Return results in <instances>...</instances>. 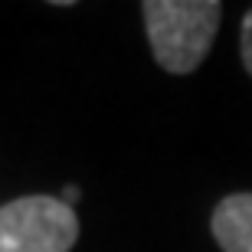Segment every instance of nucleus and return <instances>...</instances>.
I'll return each instance as SVG.
<instances>
[{
	"mask_svg": "<svg viewBox=\"0 0 252 252\" xmlns=\"http://www.w3.org/2000/svg\"><path fill=\"white\" fill-rule=\"evenodd\" d=\"M239 49H243V65H246V72L252 75V10L246 13L243 30H239Z\"/></svg>",
	"mask_w": 252,
	"mask_h": 252,
	"instance_id": "20e7f679",
	"label": "nucleus"
},
{
	"mask_svg": "<svg viewBox=\"0 0 252 252\" xmlns=\"http://www.w3.org/2000/svg\"><path fill=\"white\" fill-rule=\"evenodd\" d=\"M79 239L75 210L56 196H20L0 206V252H69Z\"/></svg>",
	"mask_w": 252,
	"mask_h": 252,
	"instance_id": "f03ea898",
	"label": "nucleus"
},
{
	"mask_svg": "<svg viewBox=\"0 0 252 252\" xmlns=\"http://www.w3.org/2000/svg\"><path fill=\"white\" fill-rule=\"evenodd\" d=\"M213 236L223 252H252V193H233L213 210Z\"/></svg>",
	"mask_w": 252,
	"mask_h": 252,
	"instance_id": "7ed1b4c3",
	"label": "nucleus"
},
{
	"mask_svg": "<svg viewBox=\"0 0 252 252\" xmlns=\"http://www.w3.org/2000/svg\"><path fill=\"white\" fill-rule=\"evenodd\" d=\"M141 10L151 53L174 75H190L206 59L223 17L216 0H148Z\"/></svg>",
	"mask_w": 252,
	"mask_h": 252,
	"instance_id": "f257e3e1",
	"label": "nucleus"
},
{
	"mask_svg": "<svg viewBox=\"0 0 252 252\" xmlns=\"http://www.w3.org/2000/svg\"><path fill=\"white\" fill-rule=\"evenodd\" d=\"M75 200H79V190H75V187H69V190H65V203L72 206V203H75Z\"/></svg>",
	"mask_w": 252,
	"mask_h": 252,
	"instance_id": "39448f33",
	"label": "nucleus"
}]
</instances>
